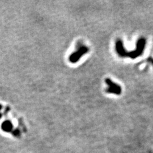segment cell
<instances>
[{"mask_svg": "<svg viewBox=\"0 0 153 153\" xmlns=\"http://www.w3.org/2000/svg\"><path fill=\"white\" fill-rule=\"evenodd\" d=\"M145 45V39L141 38L137 42L136 49L131 52H127L124 47L122 40H118L116 43V50L119 56L122 57H129L134 59L144 53Z\"/></svg>", "mask_w": 153, "mask_h": 153, "instance_id": "6da1fadb", "label": "cell"}, {"mask_svg": "<svg viewBox=\"0 0 153 153\" xmlns=\"http://www.w3.org/2000/svg\"><path fill=\"white\" fill-rule=\"evenodd\" d=\"M106 84L108 86L106 92L108 94H114L117 95H120L122 92V87L118 84L114 82L111 79L106 78L105 80Z\"/></svg>", "mask_w": 153, "mask_h": 153, "instance_id": "7a4b0ae2", "label": "cell"}, {"mask_svg": "<svg viewBox=\"0 0 153 153\" xmlns=\"http://www.w3.org/2000/svg\"><path fill=\"white\" fill-rule=\"evenodd\" d=\"M89 48L86 46L80 47L76 52L73 53L69 57V61L71 63H75L79 61L80 59L89 52Z\"/></svg>", "mask_w": 153, "mask_h": 153, "instance_id": "3957f363", "label": "cell"}, {"mask_svg": "<svg viewBox=\"0 0 153 153\" xmlns=\"http://www.w3.org/2000/svg\"><path fill=\"white\" fill-rule=\"evenodd\" d=\"M1 128L5 132H10L13 130V125L10 121L6 120L2 124Z\"/></svg>", "mask_w": 153, "mask_h": 153, "instance_id": "277c9868", "label": "cell"}, {"mask_svg": "<svg viewBox=\"0 0 153 153\" xmlns=\"http://www.w3.org/2000/svg\"><path fill=\"white\" fill-rule=\"evenodd\" d=\"M11 133L15 137H20L21 134V131L18 129H14V130H12Z\"/></svg>", "mask_w": 153, "mask_h": 153, "instance_id": "5b68a950", "label": "cell"}, {"mask_svg": "<svg viewBox=\"0 0 153 153\" xmlns=\"http://www.w3.org/2000/svg\"><path fill=\"white\" fill-rule=\"evenodd\" d=\"M147 61L148 62H149L150 63H151L152 65H153V58H152V57H149L147 59Z\"/></svg>", "mask_w": 153, "mask_h": 153, "instance_id": "8992f818", "label": "cell"}, {"mask_svg": "<svg viewBox=\"0 0 153 153\" xmlns=\"http://www.w3.org/2000/svg\"><path fill=\"white\" fill-rule=\"evenodd\" d=\"M2 106L1 105V104H0V110L2 109Z\"/></svg>", "mask_w": 153, "mask_h": 153, "instance_id": "52a82bcc", "label": "cell"}]
</instances>
